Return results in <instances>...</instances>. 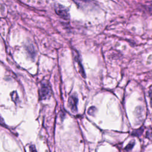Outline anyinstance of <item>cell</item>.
<instances>
[{"label": "cell", "instance_id": "6da1fadb", "mask_svg": "<svg viewBox=\"0 0 152 152\" xmlns=\"http://www.w3.org/2000/svg\"><path fill=\"white\" fill-rule=\"evenodd\" d=\"M51 94L50 87L49 83L46 81H44L42 83L40 86V88L39 90V96L40 98L42 100L46 99L50 97Z\"/></svg>", "mask_w": 152, "mask_h": 152}, {"label": "cell", "instance_id": "7a4b0ae2", "mask_svg": "<svg viewBox=\"0 0 152 152\" xmlns=\"http://www.w3.org/2000/svg\"><path fill=\"white\" fill-rule=\"evenodd\" d=\"M55 11L59 16L63 18L64 19L68 20L69 18L68 10L61 4H56L55 5Z\"/></svg>", "mask_w": 152, "mask_h": 152}, {"label": "cell", "instance_id": "3957f363", "mask_svg": "<svg viewBox=\"0 0 152 152\" xmlns=\"http://www.w3.org/2000/svg\"><path fill=\"white\" fill-rule=\"evenodd\" d=\"M78 99L75 94H72L68 99V106L71 110L74 113L77 111Z\"/></svg>", "mask_w": 152, "mask_h": 152}, {"label": "cell", "instance_id": "277c9868", "mask_svg": "<svg viewBox=\"0 0 152 152\" xmlns=\"http://www.w3.org/2000/svg\"><path fill=\"white\" fill-rule=\"evenodd\" d=\"M11 96L12 100L14 102L17 103V102H18V100H19L18 99V94H17V92L15 91H12L11 93Z\"/></svg>", "mask_w": 152, "mask_h": 152}, {"label": "cell", "instance_id": "5b68a950", "mask_svg": "<svg viewBox=\"0 0 152 152\" xmlns=\"http://www.w3.org/2000/svg\"><path fill=\"white\" fill-rule=\"evenodd\" d=\"M134 144H135L134 141H130V142L128 143V144L125 147V150H127V151L131 150L132 148V147H134Z\"/></svg>", "mask_w": 152, "mask_h": 152}, {"label": "cell", "instance_id": "8992f818", "mask_svg": "<svg viewBox=\"0 0 152 152\" xmlns=\"http://www.w3.org/2000/svg\"><path fill=\"white\" fill-rule=\"evenodd\" d=\"M143 131V129H142V128H140L139 129H137L134 132H132V135H140L142 132Z\"/></svg>", "mask_w": 152, "mask_h": 152}, {"label": "cell", "instance_id": "52a82bcc", "mask_svg": "<svg viewBox=\"0 0 152 152\" xmlns=\"http://www.w3.org/2000/svg\"><path fill=\"white\" fill-rule=\"evenodd\" d=\"M95 111H96V108L94 107H91L88 109L87 112L89 115H93L95 112Z\"/></svg>", "mask_w": 152, "mask_h": 152}, {"label": "cell", "instance_id": "ba28073f", "mask_svg": "<svg viewBox=\"0 0 152 152\" xmlns=\"http://www.w3.org/2000/svg\"><path fill=\"white\" fill-rule=\"evenodd\" d=\"M146 135H147V137L148 138L152 140V128H151V129L148 130V131L147 132Z\"/></svg>", "mask_w": 152, "mask_h": 152}, {"label": "cell", "instance_id": "9c48e42d", "mask_svg": "<svg viewBox=\"0 0 152 152\" xmlns=\"http://www.w3.org/2000/svg\"><path fill=\"white\" fill-rule=\"evenodd\" d=\"M148 96H149V97L150 99V105L152 107V90H150L148 91Z\"/></svg>", "mask_w": 152, "mask_h": 152}, {"label": "cell", "instance_id": "30bf717a", "mask_svg": "<svg viewBox=\"0 0 152 152\" xmlns=\"http://www.w3.org/2000/svg\"><path fill=\"white\" fill-rule=\"evenodd\" d=\"M30 152H37L36 148L33 145H31L30 146Z\"/></svg>", "mask_w": 152, "mask_h": 152}, {"label": "cell", "instance_id": "8fae6325", "mask_svg": "<svg viewBox=\"0 0 152 152\" xmlns=\"http://www.w3.org/2000/svg\"><path fill=\"white\" fill-rule=\"evenodd\" d=\"M4 119H3V118L1 116V115H0V125H4Z\"/></svg>", "mask_w": 152, "mask_h": 152}]
</instances>
